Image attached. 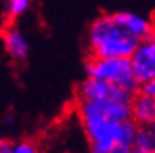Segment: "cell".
<instances>
[{
	"instance_id": "obj_1",
	"label": "cell",
	"mask_w": 155,
	"mask_h": 153,
	"mask_svg": "<svg viewBox=\"0 0 155 153\" xmlns=\"http://www.w3.org/2000/svg\"><path fill=\"white\" fill-rule=\"evenodd\" d=\"M138 42L140 39L127 31L114 14L100 16L88 31L91 53L99 58H130Z\"/></svg>"
},
{
	"instance_id": "obj_2",
	"label": "cell",
	"mask_w": 155,
	"mask_h": 153,
	"mask_svg": "<svg viewBox=\"0 0 155 153\" xmlns=\"http://www.w3.org/2000/svg\"><path fill=\"white\" fill-rule=\"evenodd\" d=\"M88 77L99 78L133 94L140 83L136 80L129 58H99L93 56L86 64Z\"/></svg>"
},
{
	"instance_id": "obj_3",
	"label": "cell",
	"mask_w": 155,
	"mask_h": 153,
	"mask_svg": "<svg viewBox=\"0 0 155 153\" xmlns=\"http://www.w3.org/2000/svg\"><path fill=\"white\" fill-rule=\"evenodd\" d=\"M130 102L117 100V98L78 102V114H80L81 122L108 120V122L119 123L130 119Z\"/></svg>"
},
{
	"instance_id": "obj_4",
	"label": "cell",
	"mask_w": 155,
	"mask_h": 153,
	"mask_svg": "<svg viewBox=\"0 0 155 153\" xmlns=\"http://www.w3.org/2000/svg\"><path fill=\"white\" fill-rule=\"evenodd\" d=\"M129 59L138 83L155 78V33L138 42Z\"/></svg>"
},
{
	"instance_id": "obj_5",
	"label": "cell",
	"mask_w": 155,
	"mask_h": 153,
	"mask_svg": "<svg viewBox=\"0 0 155 153\" xmlns=\"http://www.w3.org/2000/svg\"><path fill=\"white\" fill-rule=\"evenodd\" d=\"M132 97L133 94L93 77H88L78 88V102L102 100V98H117V100L130 102Z\"/></svg>"
},
{
	"instance_id": "obj_6",
	"label": "cell",
	"mask_w": 155,
	"mask_h": 153,
	"mask_svg": "<svg viewBox=\"0 0 155 153\" xmlns=\"http://www.w3.org/2000/svg\"><path fill=\"white\" fill-rule=\"evenodd\" d=\"M114 17L127 31H129L130 34H133L135 38L140 39V41L152 33L150 21L146 19V17H143V16H140V14H136V13L121 11V13H116Z\"/></svg>"
},
{
	"instance_id": "obj_7",
	"label": "cell",
	"mask_w": 155,
	"mask_h": 153,
	"mask_svg": "<svg viewBox=\"0 0 155 153\" xmlns=\"http://www.w3.org/2000/svg\"><path fill=\"white\" fill-rule=\"evenodd\" d=\"M130 119L136 125H143V123H149L155 120V98L138 94L132 97L130 102Z\"/></svg>"
},
{
	"instance_id": "obj_8",
	"label": "cell",
	"mask_w": 155,
	"mask_h": 153,
	"mask_svg": "<svg viewBox=\"0 0 155 153\" xmlns=\"http://www.w3.org/2000/svg\"><path fill=\"white\" fill-rule=\"evenodd\" d=\"M5 49L14 59H24L28 55V42H27L25 36L14 27L6 28L2 34Z\"/></svg>"
},
{
	"instance_id": "obj_9",
	"label": "cell",
	"mask_w": 155,
	"mask_h": 153,
	"mask_svg": "<svg viewBox=\"0 0 155 153\" xmlns=\"http://www.w3.org/2000/svg\"><path fill=\"white\" fill-rule=\"evenodd\" d=\"M133 145L141 150L155 151V120L149 123L136 125Z\"/></svg>"
},
{
	"instance_id": "obj_10",
	"label": "cell",
	"mask_w": 155,
	"mask_h": 153,
	"mask_svg": "<svg viewBox=\"0 0 155 153\" xmlns=\"http://www.w3.org/2000/svg\"><path fill=\"white\" fill-rule=\"evenodd\" d=\"M31 3V0H6V8H8V14L11 17H17L24 14Z\"/></svg>"
},
{
	"instance_id": "obj_11",
	"label": "cell",
	"mask_w": 155,
	"mask_h": 153,
	"mask_svg": "<svg viewBox=\"0 0 155 153\" xmlns=\"http://www.w3.org/2000/svg\"><path fill=\"white\" fill-rule=\"evenodd\" d=\"M11 153H39V150L31 141H21L11 147Z\"/></svg>"
},
{
	"instance_id": "obj_12",
	"label": "cell",
	"mask_w": 155,
	"mask_h": 153,
	"mask_svg": "<svg viewBox=\"0 0 155 153\" xmlns=\"http://www.w3.org/2000/svg\"><path fill=\"white\" fill-rule=\"evenodd\" d=\"M140 92L144 94V95H149L152 98H155V78H150V80H146V81L140 83Z\"/></svg>"
},
{
	"instance_id": "obj_13",
	"label": "cell",
	"mask_w": 155,
	"mask_h": 153,
	"mask_svg": "<svg viewBox=\"0 0 155 153\" xmlns=\"http://www.w3.org/2000/svg\"><path fill=\"white\" fill-rule=\"evenodd\" d=\"M11 144L3 139H0V153H11Z\"/></svg>"
},
{
	"instance_id": "obj_14",
	"label": "cell",
	"mask_w": 155,
	"mask_h": 153,
	"mask_svg": "<svg viewBox=\"0 0 155 153\" xmlns=\"http://www.w3.org/2000/svg\"><path fill=\"white\" fill-rule=\"evenodd\" d=\"M130 153H153V151H147V150H141V148L133 147V148L130 150Z\"/></svg>"
},
{
	"instance_id": "obj_15",
	"label": "cell",
	"mask_w": 155,
	"mask_h": 153,
	"mask_svg": "<svg viewBox=\"0 0 155 153\" xmlns=\"http://www.w3.org/2000/svg\"><path fill=\"white\" fill-rule=\"evenodd\" d=\"M150 24H152V33H155V14H153V17H152Z\"/></svg>"
},
{
	"instance_id": "obj_16",
	"label": "cell",
	"mask_w": 155,
	"mask_h": 153,
	"mask_svg": "<svg viewBox=\"0 0 155 153\" xmlns=\"http://www.w3.org/2000/svg\"><path fill=\"white\" fill-rule=\"evenodd\" d=\"M153 153H155V151H153Z\"/></svg>"
}]
</instances>
